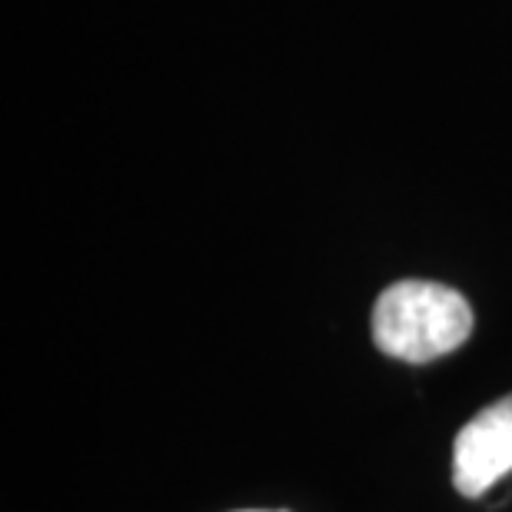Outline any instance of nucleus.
<instances>
[{"label": "nucleus", "instance_id": "3", "mask_svg": "<svg viewBox=\"0 0 512 512\" xmlns=\"http://www.w3.org/2000/svg\"><path fill=\"white\" fill-rule=\"evenodd\" d=\"M250 512H256V509H250Z\"/></svg>", "mask_w": 512, "mask_h": 512}, {"label": "nucleus", "instance_id": "2", "mask_svg": "<svg viewBox=\"0 0 512 512\" xmlns=\"http://www.w3.org/2000/svg\"><path fill=\"white\" fill-rule=\"evenodd\" d=\"M506 473H512V393L479 409L453 449V483L469 499L489 493Z\"/></svg>", "mask_w": 512, "mask_h": 512}, {"label": "nucleus", "instance_id": "1", "mask_svg": "<svg viewBox=\"0 0 512 512\" xmlns=\"http://www.w3.org/2000/svg\"><path fill=\"white\" fill-rule=\"evenodd\" d=\"M473 333V306L453 286L403 280L373 306V340L403 363H429L459 350Z\"/></svg>", "mask_w": 512, "mask_h": 512}]
</instances>
